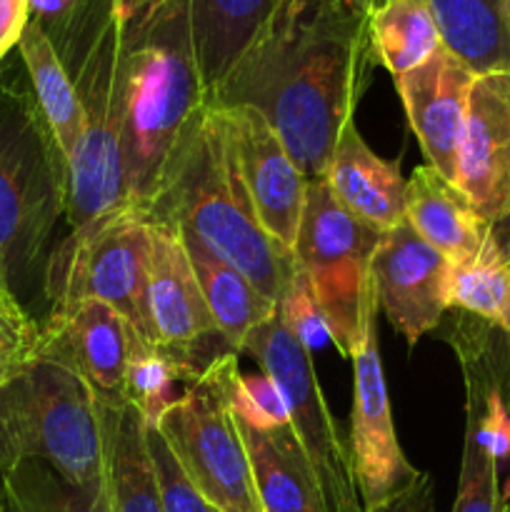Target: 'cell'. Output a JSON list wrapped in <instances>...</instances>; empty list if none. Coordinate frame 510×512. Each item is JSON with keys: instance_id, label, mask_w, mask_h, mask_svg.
I'll return each mask as SVG.
<instances>
[{"instance_id": "obj_1", "label": "cell", "mask_w": 510, "mask_h": 512, "mask_svg": "<svg viewBox=\"0 0 510 512\" xmlns=\"http://www.w3.org/2000/svg\"><path fill=\"white\" fill-rule=\"evenodd\" d=\"M368 15L348 0H280L210 105L258 110L300 173L323 178L373 73Z\"/></svg>"}, {"instance_id": "obj_5", "label": "cell", "mask_w": 510, "mask_h": 512, "mask_svg": "<svg viewBox=\"0 0 510 512\" xmlns=\"http://www.w3.org/2000/svg\"><path fill=\"white\" fill-rule=\"evenodd\" d=\"M68 165L33 98L0 73V263L13 285L65 215Z\"/></svg>"}, {"instance_id": "obj_7", "label": "cell", "mask_w": 510, "mask_h": 512, "mask_svg": "<svg viewBox=\"0 0 510 512\" xmlns=\"http://www.w3.org/2000/svg\"><path fill=\"white\" fill-rule=\"evenodd\" d=\"M153 225L138 210H125L93 228L70 233L53 253L45 290L53 305L98 300L110 305L135 333L148 340V285Z\"/></svg>"}, {"instance_id": "obj_34", "label": "cell", "mask_w": 510, "mask_h": 512, "mask_svg": "<svg viewBox=\"0 0 510 512\" xmlns=\"http://www.w3.org/2000/svg\"><path fill=\"white\" fill-rule=\"evenodd\" d=\"M278 315L280 320H283L285 328L290 330V335H293L308 353H313V350L330 343V328L328 323H325V315L323 310H320L318 300H315L313 290H310L308 278H305L300 268H295L293 278H290L288 288H285L283 298H280Z\"/></svg>"}, {"instance_id": "obj_22", "label": "cell", "mask_w": 510, "mask_h": 512, "mask_svg": "<svg viewBox=\"0 0 510 512\" xmlns=\"http://www.w3.org/2000/svg\"><path fill=\"white\" fill-rule=\"evenodd\" d=\"M100 418L105 438V478L113 512H163L145 420L133 405L103 400Z\"/></svg>"}, {"instance_id": "obj_35", "label": "cell", "mask_w": 510, "mask_h": 512, "mask_svg": "<svg viewBox=\"0 0 510 512\" xmlns=\"http://www.w3.org/2000/svg\"><path fill=\"white\" fill-rule=\"evenodd\" d=\"M148 450L160 485L163 512H215L213 505L203 498V493L183 473L158 428H148Z\"/></svg>"}, {"instance_id": "obj_38", "label": "cell", "mask_w": 510, "mask_h": 512, "mask_svg": "<svg viewBox=\"0 0 510 512\" xmlns=\"http://www.w3.org/2000/svg\"><path fill=\"white\" fill-rule=\"evenodd\" d=\"M490 235H493L495 245H498L500 253H503L510 263V210L503 215V218L490 223Z\"/></svg>"}, {"instance_id": "obj_26", "label": "cell", "mask_w": 510, "mask_h": 512, "mask_svg": "<svg viewBox=\"0 0 510 512\" xmlns=\"http://www.w3.org/2000/svg\"><path fill=\"white\" fill-rule=\"evenodd\" d=\"M445 48L475 75L510 70L503 0H425Z\"/></svg>"}, {"instance_id": "obj_21", "label": "cell", "mask_w": 510, "mask_h": 512, "mask_svg": "<svg viewBox=\"0 0 510 512\" xmlns=\"http://www.w3.org/2000/svg\"><path fill=\"white\" fill-rule=\"evenodd\" d=\"M260 512H328L315 470L293 428L255 430L240 423Z\"/></svg>"}, {"instance_id": "obj_18", "label": "cell", "mask_w": 510, "mask_h": 512, "mask_svg": "<svg viewBox=\"0 0 510 512\" xmlns=\"http://www.w3.org/2000/svg\"><path fill=\"white\" fill-rule=\"evenodd\" d=\"M323 180L333 198L353 218L378 233L405 223L408 180L400 175L398 163H390L368 148L355 125V118H350L340 130Z\"/></svg>"}, {"instance_id": "obj_3", "label": "cell", "mask_w": 510, "mask_h": 512, "mask_svg": "<svg viewBox=\"0 0 510 512\" xmlns=\"http://www.w3.org/2000/svg\"><path fill=\"white\" fill-rule=\"evenodd\" d=\"M115 100L130 205L145 215L175 150L208 105L195 60L190 0H168L115 50Z\"/></svg>"}, {"instance_id": "obj_30", "label": "cell", "mask_w": 510, "mask_h": 512, "mask_svg": "<svg viewBox=\"0 0 510 512\" xmlns=\"http://www.w3.org/2000/svg\"><path fill=\"white\" fill-rule=\"evenodd\" d=\"M448 308L475 315L510 340V263L493 235L473 258L450 263Z\"/></svg>"}, {"instance_id": "obj_37", "label": "cell", "mask_w": 510, "mask_h": 512, "mask_svg": "<svg viewBox=\"0 0 510 512\" xmlns=\"http://www.w3.org/2000/svg\"><path fill=\"white\" fill-rule=\"evenodd\" d=\"M380 512H433V480L423 473V478L403 498Z\"/></svg>"}, {"instance_id": "obj_25", "label": "cell", "mask_w": 510, "mask_h": 512, "mask_svg": "<svg viewBox=\"0 0 510 512\" xmlns=\"http://www.w3.org/2000/svg\"><path fill=\"white\" fill-rule=\"evenodd\" d=\"M18 53L28 73L35 103L68 165L85 133V108L78 88L65 70L60 55L55 53L50 38L35 20H30L25 28Z\"/></svg>"}, {"instance_id": "obj_13", "label": "cell", "mask_w": 510, "mask_h": 512, "mask_svg": "<svg viewBox=\"0 0 510 512\" xmlns=\"http://www.w3.org/2000/svg\"><path fill=\"white\" fill-rule=\"evenodd\" d=\"M448 258L430 248L405 220L385 230L370 260L378 310L413 348L448 310Z\"/></svg>"}, {"instance_id": "obj_24", "label": "cell", "mask_w": 510, "mask_h": 512, "mask_svg": "<svg viewBox=\"0 0 510 512\" xmlns=\"http://www.w3.org/2000/svg\"><path fill=\"white\" fill-rule=\"evenodd\" d=\"M183 248L188 253L193 273L198 278L200 290H203L205 305H208L213 323L218 328L220 338L228 343L235 355L245 350L250 333L268 323L278 305L265 298L240 270L228 265L225 260L215 258L208 248L193 238H183Z\"/></svg>"}, {"instance_id": "obj_33", "label": "cell", "mask_w": 510, "mask_h": 512, "mask_svg": "<svg viewBox=\"0 0 510 512\" xmlns=\"http://www.w3.org/2000/svg\"><path fill=\"white\" fill-rule=\"evenodd\" d=\"M40 353V325L25 313L13 290L0 293V390L13 383Z\"/></svg>"}, {"instance_id": "obj_32", "label": "cell", "mask_w": 510, "mask_h": 512, "mask_svg": "<svg viewBox=\"0 0 510 512\" xmlns=\"http://www.w3.org/2000/svg\"><path fill=\"white\" fill-rule=\"evenodd\" d=\"M498 485V460L480 443L475 418L465 413L463 463H460L458 493L450 512H503Z\"/></svg>"}, {"instance_id": "obj_15", "label": "cell", "mask_w": 510, "mask_h": 512, "mask_svg": "<svg viewBox=\"0 0 510 512\" xmlns=\"http://www.w3.org/2000/svg\"><path fill=\"white\" fill-rule=\"evenodd\" d=\"M455 185L488 223L510 210V70L475 78Z\"/></svg>"}, {"instance_id": "obj_12", "label": "cell", "mask_w": 510, "mask_h": 512, "mask_svg": "<svg viewBox=\"0 0 510 512\" xmlns=\"http://www.w3.org/2000/svg\"><path fill=\"white\" fill-rule=\"evenodd\" d=\"M150 225L153 245L145 285L148 340L180 363L205 373L213 360L233 350L215 328L180 235L168 225Z\"/></svg>"}, {"instance_id": "obj_8", "label": "cell", "mask_w": 510, "mask_h": 512, "mask_svg": "<svg viewBox=\"0 0 510 512\" xmlns=\"http://www.w3.org/2000/svg\"><path fill=\"white\" fill-rule=\"evenodd\" d=\"M265 375L278 385L288 408L290 428L303 445L323 490L328 512H363L350 470L348 443H343L325 395L320 390L313 353L290 335L280 315L255 328L245 343Z\"/></svg>"}, {"instance_id": "obj_44", "label": "cell", "mask_w": 510, "mask_h": 512, "mask_svg": "<svg viewBox=\"0 0 510 512\" xmlns=\"http://www.w3.org/2000/svg\"><path fill=\"white\" fill-rule=\"evenodd\" d=\"M215 512H218V510H215Z\"/></svg>"}, {"instance_id": "obj_31", "label": "cell", "mask_w": 510, "mask_h": 512, "mask_svg": "<svg viewBox=\"0 0 510 512\" xmlns=\"http://www.w3.org/2000/svg\"><path fill=\"white\" fill-rule=\"evenodd\" d=\"M208 375L220 388L235 420L255 430H265V433L290 425L283 395L263 370L243 373L238 355L225 353L208 365Z\"/></svg>"}, {"instance_id": "obj_43", "label": "cell", "mask_w": 510, "mask_h": 512, "mask_svg": "<svg viewBox=\"0 0 510 512\" xmlns=\"http://www.w3.org/2000/svg\"><path fill=\"white\" fill-rule=\"evenodd\" d=\"M503 512H510V503H505V505H503Z\"/></svg>"}, {"instance_id": "obj_16", "label": "cell", "mask_w": 510, "mask_h": 512, "mask_svg": "<svg viewBox=\"0 0 510 512\" xmlns=\"http://www.w3.org/2000/svg\"><path fill=\"white\" fill-rule=\"evenodd\" d=\"M130 333L133 328L98 300L53 305L40 325L38 355L75 370L103 403H125Z\"/></svg>"}, {"instance_id": "obj_42", "label": "cell", "mask_w": 510, "mask_h": 512, "mask_svg": "<svg viewBox=\"0 0 510 512\" xmlns=\"http://www.w3.org/2000/svg\"><path fill=\"white\" fill-rule=\"evenodd\" d=\"M0 512H13V510L8 508V505H5V500H3V498H0Z\"/></svg>"}, {"instance_id": "obj_19", "label": "cell", "mask_w": 510, "mask_h": 512, "mask_svg": "<svg viewBox=\"0 0 510 512\" xmlns=\"http://www.w3.org/2000/svg\"><path fill=\"white\" fill-rule=\"evenodd\" d=\"M168 0H30V20L43 28L68 75L98 48H120Z\"/></svg>"}, {"instance_id": "obj_20", "label": "cell", "mask_w": 510, "mask_h": 512, "mask_svg": "<svg viewBox=\"0 0 510 512\" xmlns=\"http://www.w3.org/2000/svg\"><path fill=\"white\" fill-rule=\"evenodd\" d=\"M405 220L448 263L468 260L490 240V223L478 215L463 190L433 165L413 170L405 188Z\"/></svg>"}, {"instance_id": "obj_27", "label": "cell", "mask_w": 510, "mask_h": 512, "mask_svg": "<svg viewBox=\"0 0 510 512\" xmlns=\"http://www.w3.org/2000/svg\"><path fill=\"white\" fill-rule=\"evenodd\" d=\"M368 28L375 63L383 65L393 80L423 65L443 48L425 0H375Z\"/></svg>"}, {"instance_id": "obj_6", "label": "cell", "mask_w": 510, "mask_h": 512, "mask_svg": "<svg viewBox=\"0 0 510 512\" xmlns=\"http://www.w3.org/2000/svg\"><path fill=\"white\" fill-rule=\"evenodd\" d=\"M380 235L353 218L323 178L308 180L293 255L323 310L330 343L348 360L355 350L360 305L370 285V260Z\"/></svg>"}, {"instance_id": "obj_9", "label": "cell", "mask_w": 510, "mask_h": 512, "mask_svg": "<svg viewBox=\"0 0 510 512\" xmlns=\"http://www.w3.org/2000/svg\"><path fill=\"white\" fill-rule=\"evenodd\" d=\"M378 300L373 280L360 305L353 360V410H350L348 455L355 493L363 512H380L403 498L423 473L410 465L400 448L385 388L378 345Z\"/></svg>"}, {"instance_id": "obj_41", "label": "cell", "mask_w": 510, "mask_h": 512, "mask_svg": "<svg viewBox=\"0 0 510 512\" xmlns=\"http://www.w3.org/2000/svg\"><path fill=\"white\" fill-rule=\"evenodd\" d=\"M503 10H505V23L510 28V0H503Z\"/></svg>"}, {"instance_id": "obj_17", "label": "cell", "mask_w": 510, "mask_h": 512, "mask_svg": "<svg viewBox=\"0 0 510 512\" xmlns=\"http://www.w3.org/2000/svg\"><path fill=\"white\" fill-rule=\"evenodd\" d=\"M475 78L478 75L445 45L423 65L395 78L410 130L428 165L453 183Z\"/></svg>"}, {"instance_id": "obj_28", "label": "cell", "mask_w": 510, "mask_h": 512, "mask_svg": "<svg viewBox=\"0 0 510 512\" xmlns=\"http://www.w3.org/2000/svg\"><path fill=\"white\" fill-rule=\"evenodd\" d=\"M0 498L13 512H113L108 478L80 485L43 460H23L0 473Z\"/></svg>"}, {"instance_id": "obj_36", "label": "cell", "mask_w": 510, "mask_h": 512, "mask_svg": "<svg viewBox=\"0 0 510 512\" xmlns=\"http://www.w3.org/2000/svg\"><path fill=\"white\" fill-rule=\"evenodd\" d=\"M30 23V0H0V63L18 48Z\"/></svg>"}, {"instance_id": "obj_4", "label": "cell", "mask_w": 510, "mask_h": 512, "mask_svg": "<svg viewBox=\"0 0 510 512\" xmlns=\"http://www.w3.org/2000/svg\"><path fill=\"white\" fill-rule=\"evenodd\" d=\"M23 460H43L80 485L105 478L98 395L75 370L45 355L0 390V473Z\"/></svg>"}, {"instance_id": "obj_40", "label": "cell", "mask_w": 510, "mask_h": 512, "mask_svg": "<svg viewBox=\"0 0 510 512\" xmlns=\"http://www.w3.org/2000/svg\"><path fill=\"white\" fill-rule=\"evenodd\" d=\"M348 3L355 5L358 10H365V13H370V10H373V5H375V0H348Z\"/></svg>"}, {"instance_id": "obj_23", "label": "cell", "mask_w": 510, "mask_h": 512, "mask_svg": "<svg viewBox=\"0 0 510 512\" xmlns=\"http://www.w3.org/2000/svg\"><path fill=\"white\" fill-rule=\"evenodd\" d=\"M280 0H190L195 60L205 100H213Z\"/></svg>"}, {"instance_id": "obj_39", "label": "cell", "mask_w": 510, "mask_h": 512, "mask_svg": "<svg viewBox=\"0 0 510 512\" xmlns=\"http://www.w3.org/2000/svg\"><path fill=\"white\" fill-rule=\"evenodd\" d=\"M8 290H13V285H10L8 270H5V265L0 263V293H8Z\"/></svg>"}, {"instance_id": "obj_2", "label": "cell", "mask_w": 510, "mask_h": 512, "mask_svg": "<svg viewBox=\"0 0 510 512\" xmlns=\"http://www.w3.org/2000/svg\"><path fill=\"white\" fill-rule=\"evenodd\" d=\"M145 218L198 240L245 275L275 305L295 273V255L260 225L235 163L223 113L205 105L175 150Z\"/></svg>"}, {"instance_id": "obj_11", "label": "cell", "mask_w": 510, "mask_h": 512, "mask_svg": "<svg viewBox=\"0 0 510 512\" xmlns=\"http://www.w3.org/2000/svg\"><path fill=\"white\" fill-rule=\"evenodd\" d=\"M85 108V133L68 163L65 218L70 233L93 228L100 220L133 210L120 148V118L115 100V50L90 53L70 73Z\"/></svg>"}, {"instance_id": "obj_29", "label": "cell", "mask_w": 510, "mask_h": 512, "mask_svg": "<svg viewBox=\"0 0 510 512\" xmlns=\"http://www.w3.org/2000/svg\"><path fill=\"white\" fill-rule=\"evenodd\" d=\"M203 378V373L180 363L163 348L130 333L128 373H125V403L133 405L148 428H158L160 418L183 398L185 390Z\"/></svg>"}, {"instance_id": "obj_10", "label": "cell", "mask_w": 510, "mask_h": 512, "mask_svg": "<svg viewBox=\"0 0 510 512\" xmlns=\"http://www.w3.org/2000/svg\"><path fill=\"white\" fill-rule=\"evenodd\" d=\"M158 433L215 510L260 512L243 438L208 370L160 418Z\"/></svg>"}, {"instance_id": "obj_14", "label": "cell", "mask_w": 510, "mask_h": 512, "mask_svg": "<svg viewBox=\"0 0 510 512\" xmlns=\"http://www.w3.org/2000/svg\"><path fill=\"white\" fill-rule=\"evenodd\" d=\"M218 110L223 113L235 163L260 225L268 230L270 238L293 250L308 178L300 173L280 135L258 110L245 105Z\"/></svg>"}]
</instances>
